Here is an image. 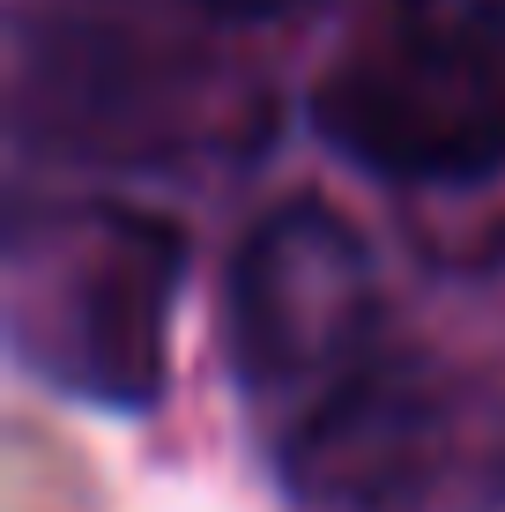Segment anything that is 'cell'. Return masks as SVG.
I'll return each instance as SVG.
<instances>
[{
    "mask_svg": "<svg viewBox=\"0 0 505 512\" xmlns=\"http://www.w3.org/2000/svg\"><path fill=\"white\" fill-rule=\"evenodd\" d=\"M179 282V223L119 201L45 208L8 238V342L45 386L90 409H149L171 372Z\"/></svg>",
    "mask_w": 505,
    "mask_h": 512,
    "instance_id": "cell-1",
    "label": "cell"
},
{
    "mask_svg": "<svg viewBox=\"0 0 505 512\" xmlns=\"http://www.w3.org/2000/svg\"><path fill=\"white\" fill-rule=\"evenodd\" d=\"M298 512H505V431L424 357L379 349L283 438Z\"/></svg>",
    "mask_w": 505,
    "mask_h": 512,
    "instance_id": "cell-2",
    "label": "cell"
},
{
    "mask_svg": "<svg viewBox=\"0 0 505 512\" xmlns=\"http://www.w3.org/2000/svg\"><path fill=\"white\" fill-rule=\"evenodd\" d=\"M387 349L372 245L327 201H283L231 260V372L268 416L298 423Z\"/></svg>",
    "mask_w": 505,
    "mask_h": 512,
    "instance_id": "cell-3",
    "label": "cell"
},
{
    "mask_svg": "<svg viewBox=\"0 0 505 512\" xmlns=\"http://www.w3.org/2000/svg\"><path fill=\"white\" fill-rule=\"evenodd\" d=\"M394 15H409V23L424 30H446V38H468L483 52H498L505 60V0H387Z\"/></svg>",
    "mask_w": 505,
    "mask_h": 512,
    "instance_id": "cell-4",
    "label": "cell"
},
{
    "mask_svg": "<svg viewBox=\"0 0 505 512\" xmlns=\"http://www.w3.org/2000/svg\"><path fill=\"white\" fill-rule=\"evenodd\" d=\"M201 15H216V23H290V15L320 8V0H194Z\"/></svg>",
    "mask_w": 505,
    "mask_h": 512,
    "instance_id": "cell-5",
    "label": "cell"
}]
</instances>
